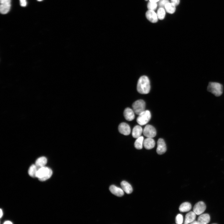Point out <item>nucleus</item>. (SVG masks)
<instances>
[{
  "label": "nucleus",
  "mask_w": 224,
  "mask_h": 224,
  "mask_svg": "<svg viewBox=\"0 0 224 224\" xmlns=\"http://www.w3.org/2000/svg\"><path fill=\"white\" fill-rule=\"evenodd\" d=\"M150 89V82L149 78L146 76L140 77L137 85L138 92L142 94H147L149 92Z\"/></svg>",
  "instance_id": "nucleus-1"
},
{
  "label": "nucleus",
  "mask_w": 224,
  "mask_h": 224,
  "mask_svg": "<svg viewBox=\"0 0 224 224\" xmlns=\"http://www.w3.org/2000/svg\"><path fill=\"white\" fill-rule=\"evenodd\" d=\"M207 90L216 96H219L222 95L223 91V86L221 84L211 82L208 83Z\"/></svg>",
  "instance_id": "nucleus-2"
},
{
  "label": "nucleus",
  "mask_w": 224,
  "mask_h": 224,
  "mask_svg": "<svg viewBox=\"0 0 224 224\" xmlns=\"http://www.w3.org/2000/svg\"><path fill=\"white\" fill-rule=\"evenodd\" d=\"M53 172L52 170L46 166L41 167L37 171L36 177L40 180L44 181L49 179L52 176Z\"/></svg>",
  "instance_id": "nucleus-3"
},
{
  "label": "nucleus",
  "mask_w": 224,
  "mask_h": 224,
  "mask_svg": "<svg viewBox=\"0 0 224 224\" xmlns=\"http://www.w3.org/2000/svg\"><path fill=\"white\" fill-rule=\"evenodd\" d=\"M151 118V114L149 110H146L139 115L136 121L139 125H144L149 121Z\"/></svg>",
  "instance_id": "nucleus-4"
},
{
  "label": "nucleus",
  "mask_w": 224,
  "mask_h": 224,
  "mask_svg": "<svg viewBox=\"0 0 224 224\" xmlns=\"http://www.w3.org/2000/svg\"><path fill=\"white\" fill-rule=\"evenodd\" d=\"M132 107L135 113L139 115L145 111V103L143 100H139L133 103Z\"/></svg>",
  "instance_id": "nucleus-5"
},
{
  "label": "nucleus",
  "mask_w": 224,
  "mask_h": 224,
  "mask_svg": "<svg viewBox=\"0 0 224 224\" xmlns=\"http://www.w3.org/2000/svg\"><path fill=\"white\" fill-rule=\"evenodd\" d=\"M143 132L144 135L148 138H152L155 137L156 135V129L150 125H146Z\"/></svg>",
  "instance_id": "nucleus-6"
},
{
  "label": "nucleus",
  "mask_w": 224,
  "mask_h": 224,
  "mask_svg": "<svg viewBox=\"0 0 224 224\" xmlns=\"http://www.w3.org/2000/svg\"><path fill=\"white\" fill-rule=\"evenodd\" d=\"M0 11L2 14L8 13L11 7V0H0Z\"/></svg>",
  "instance_id": "nucleus-7"
},
{
  "label": "nucleus",
  "mask_w": 224,
  "mask_h": 224,
  "mask_svg": "<svg viewBox=\"0 0 224 224\" xmlns=\"http://www.w3.org/2000/svg\"><path fill=\"white\" fill-rule=\"evenodd\" d=\"M206 206L203 201H200L194 206L193 208V212L197 215L202 214L205 211Z\"/></svg>",
  "instance_id": "nucleus-8"
},
{
  "label": "nucleus",
  "mask_w": 224,
  "mask_h": 224,
  "mask_svg": "<svg viewBox=\"0 0 224 224\" xmlns=\"http://www.w3.org/2000/svg\"><path fill=\"white\" fill-rule=\"evenodd\" d=\"M118 130L121 134L125 135H129L131 132L130 126L125 123H122L119 124Z\"/></svg>",
  "instance_id": "nucleus-9"
},
{
  "label": "nucleus",
  "mask_w": 224,
  "mask_h": 224,
  "mask_svg": "<svg viewBox=\"0 0 224 224\" xmlns=\"http://www.w3.org/2000/svg\"><path fill=\"white\" fill-rule=\"evenodd\" d=\"M157 144V152L159 155H163L166 150V144L164 140L162 138H159L158 140Z\"/></svg>",
  "instance_id": "nucleus-10"
},
{
  "label": "nucleus",
  "mask_w": 224,
  "mask_h": 224,
  "mask_svg": "<svg viewBox=\"0 0 224 224\" xmlns=\"http://www.w3.org/2000/svg\"><path fill=\"white\" fill-rule=\"evenodd\" d=\"M146 16L147 19L152 23H156L158 20L157 13L153 10H148L146 13Z\"/></svg>",
  "instance_id": "nucleus-11"
},
{
  "label": "nucleus",
  "mask_w": 224,
  "mask_h": 224,
  "mask_svg": "<svg viewBox=\"0 0 224 224\" xmlns=\"http://www.w3.org/2000/svg\"><path fill=\"white\" fill-rule=\"evenodd\" d=\"M135 112L133 110L129 108H126L124 112V115L125 119L129 121L133 120L135 118Z\"/></svg>",
  "instance_id": "nucleus-12"
},
{
  "label": "nucleus",
  "mask_w": 224,
  "mask_h": 224,
  "mask_svg": "<svg viewBox=\"0 0 224 224\" xmlns=\"http://www.w3.org/2000/svg\"><path fill=\"white\" fill-rule=\"evenodd\" d=\"M109 190L112 193L118 197H121L124 194V192L122 189L113 185L109 188Z\"/></svg>",
  "instance_id": "nucleus-13"
},
{
  "label": "nucleus",
  "mask_w": 224,
  "mask_h": 224,
  "mask_svg": "<svg viewBox=\"0 0 224 224\" xmlns=\"http://www.w3.org/2000/svg\"><path fill=\"white\" fill-rule=\"evenodd\" d=\"M155 142L152 138H146L143 142L145 148L147 149L153 148L155 146Z\"/></svg>",
  "instance_id": "nucleus-14"
},
{
  "label": "nucleus",
  "mask_w": 224,
  "mask_h": 224,
  "mask_svg": "<svg viewBox=\"0 0 224 224\" xmlns=\"http://www.w3.org/2000/svg\"><path fill=\"white\" fill-rule=\"evenodd\" d=\"M121 185L124 191L128 194H130L133 191V188L131 185L128 182L123 181L121 182Z\"/></svg>",
  "instance_id": "nucleus-15"
},
{
  "label": "nucleus",
  "mask_w": 224,
  "mask_h": 224,
  "mask_svg": "<svg viewBox=\"0 0 224 224\" xmlns=\"http://www.w3.org/2000/svg\"><path fill=\"white\" fill-rule=\"evenodd\" d=\"M143 132V129L141 126L136 125L132 131V135L133 138H137L141 137Z\"/></svg>",
  "instance_id": "nucleus-16"
},
{
  "label": "nucleus",
  "mask_w": 224,
  "mask_h": 224,
  "mask_svg": "<svg viewBox=\"0 0 224 224\" xmlns=\"http://www.w3.org/2000/svg\"><path fill=\"white\" fill-rule=\"evenodd\" d=\"M210 221V217L208 214H205L201 215L198 218L199 224H207Z\"/></svg>",
  "instance_id": "nucleus-17"
},
{
  "label": "nucleus",
  "mask_w": 224,
  "mask_h": 224,
  "mask_svg": "<svg viewBox=\"0 0 224 224\" xmlns=\"http://www.w3.org/2000/svg\"><path fill=\"white\" fill-rule=\"evenodd\" d=\"M192 208L191 204L189 202H186L182 204L179 208L180 211L182 212H185L189 211Z\"/></svg>",
  "instance_id": "nucleus-18"
},
{
  "label": "nucleus",
  "mask_w": 224,
  "mask_h": 224,
  "mask_svg": "<svg viewBox=\"0 0 224 224\" xmlns=\"http://www.w3.org/2000/svg\"><path fill=\"white\" fill-rule=\"evenodd\" d=\"M196 215L194 212H192L187 213L186 216L184 224L190 223L194 221Z\"/></svg>",
  "instance_id": "nucleus-19"
},
{
  "label": "nucleus",
  "mask_w": 224,
  "mask_h": 224,
  "mask_svg": "<svg viewBox=\"0 0 224 224\" xmlns=\"http://www.w3.org/2000/svg\"><path fill=\"white\" fill-rule=\"evenodd\" d=\"M40 167L37 166L36 164H33L30 168L29 170V174L31 177H36L37 173Z\"/></svg>",
  "instance_id": "nucleus-20"
},
{
  "label": "nucleus",
  "mask_w": 224,
  "mask_h": 224,
  "mask_svg": "<svg viewBox=\"0 0 224 224\" xmlns=\"http://www.w3.org/2000/svg\"><path fill=\"white\" fill-rule=\"evenodd\" d=\"M47 163V159L45 157H42L37 159L36 162L35 164L37 166L41 168L45 166Z\"/></svg>",
  "instance_id": "nucleus-21"
},
{
  "label": "nucleus",
  "mask_w": 224,
  "mask_h": 224,
  "mask_svg": "<svg viewBox=\"0 0 224 224\" xmlns=\"http://www.w3.org/2000/svg\"><path fill=\"white\" fill-rule=\"evenodd\" d=\"M144 137L141 136L137 138L134 144L135 147L138 149H141L143 148Z\"/></svg>",
  "instance_id": "nucleus-22"
},
{
  "label": "nucleus",
  "mask_w": 224,
  "mask_h": 224,
  "mask_svg": "<svg viewBox=\"0 0 224 224\" xmlns=\"http://www.w3.org/2000/svg\"><path fill=\"white\" fill-rule=\"evenodd\" d=\"M166 11L170 14L173 13L176 11V6L172 3H168L165 6Z\"/></svg>",
  "instance_id": "nucleus-23"
},
{
  "label": "nucleus",
  "mask_w": 224,
  "mask_h": 224,
  "mask_svg": "<svg viewBox=\"0 0 224 224\" xmlns=\"http://www.w3.org/2000/svg\"><path fill=\"white\" fill-rule=\"evenodd\" d=\"M157 14L158 19L161 20L163 19L166 15L164 9L163 8H160L157 11Z\"/></svg>",
  "instance_id": "nucleus-24"
},
{
  "label": "nucleus",
  "mask_w": 224,
  "mask_h": 224,
  "mask_svg": "<svg viewBox=\"0 0 224 224\" xmlns=\"http://www.w3.org/2000/svg\"><path fill=\"white\" fill-rule=\"evenodd\" d=\"M158 6L157 3L149 2L147 5V7L149 10L154 11L156 10Z\"/></svg>",
  "instance_id": "nucleus-25"
},
{
  "label": "nucleus",
  "mask_w": 224,
  "mask_h": 224,
  "mask_svg": "<svg viewBox=\"0 0 224 224\" xmlns=\"http://www.w3.org/2000/svg\"><path fill=\"white\" fill-rule=\"evenodd\" d=\"M183 222V217L180 214H178L176 218V222L177 224H181Z\"/></svg>",
  "instance_id": "nucleus-26"
},
{
  "label": "nucleus",
  "mask_w": 224,
  "mask_h": 224,
  "mask_svg": "<svg viewBox=\"0 0 224 224\" xmlns=\"http://www.w3.org/2000/svg\"><path fill=\"white\" fill-rule=\"evenodd\" d=\"M170 3L169 0H160L159 3V5L160 8H163L167 3Z\"/></svg>",
  "instance_id": "nucleus-27"
},
{
  "label": "nucleus",
  "mask_w": 224,
  "mask_h": 224,
  "mask_svg": "<svg viewBox=\"0 0 224 224\" xmlns=\"http://www.w3.org/2000/svg\"><path fill=\"white\" fill-rule=\"evenodd\" d=\"M20 2L21 5L22 7H24L26 5V0H20Z\"/></svg>",
  "instance_id": "nucleus-28"
},
{
  "label": "nucleus",
  "mask_w": 224,
  "mask_h": 224,
  "mask_svg": "<svg viewBox=\"0 0 224 224\" xmlns=\"http://www.w3.org/2000/svg\"><path fill=\"white\" fill-rule=\"evenodd\" d=\"M172 3L174 4L176 6L178 5L180 3V0H171Z\"/></svg>",
  "instance_id": "nucleus-29"
},
{
  "label": "nucleus",
  "mask_w": 224,
  "mask_h": 224,
  "mask_svg": "<svg viewBox=\"0 0 224 224\" xmlns=\"http://www.w3.org/2000/svg\"><path fill=\"white\" fill-rule=\"evenodd\" d=\"M160 0H149V1L150 2L153 3H157Z\"/></svg>",
  "instance_id": "nucleus-30"
},
{
  "label": "nucleus",
  "mask_w": 224,
  "mask_h": 224,
  "mask_svg": "<svg viewBox=\"0 0 224 224\" xmlns=\"http://www.w3.org/2000/svg\"><path fill=\"white\" fill-rule=\"evenodd\" d=\"M190 224H199V223H198V221H194L192 222Z\"/></svg>",
  "instance_id": "nucleus-31"
},
{
  "label": "nucleus",
  "mask_w": 224,
  "mask_h": 224,
  "mask_svg": "<svg viewBox=\"0 0 224 224\" xmlns=\"http://www.w3.org/2000/svg\"><path fill=\"white\" fill-rule=\"evenodd\" d=\"M4 224H12V222L11 221H5L4 223Z\"/></svg>",
  "instance_id": "nucleus-32"
},
{
  "label": "nucleus",
  "mask_w": 224,
  "mask_h": 224,
  "mask_svg": "<svg viewBox=\"0 0 224 224\" xmlns=\"http://www.w3.org/2000/svg\"><path fill=\"white\" fill-rule=\"evenodd\" d=\"M3 213L2 209H1V215H0V216H1L0 217H1V218H2V217L3 216Z\"/></svg>",
  "instance_id": "nucleus-33"
},
{
  "label": "nucleus",
  "mask_w": 224,
  "mask_h": 224,
  "mask_svg": "<svg viewBox=\"0 0 224 224\" xmlns=\"http://www.w3.org/2000/svg\"><path fill=\"white\" fill-rule=\"evenodd\" d=\"M43 1V0H37V1L39 2H41V1Z\"/></svg>",
  "instance_id": "nucleus-34"
},
{
  "label": "nucleus",
  "mask_w": 224,
  "mask_h": 224,
  "mask_svg": "<svg viewBox=\"0 0 224 224\" xmlns=\"http://www.w3.org/2000/svg\"><path fill=\"white\" fill-rule=\"evenodd\" d=\"M145 1H147V0H145Z\"/></svg>",
  "instance_id": "nucleus-35"
}]
</instances>
